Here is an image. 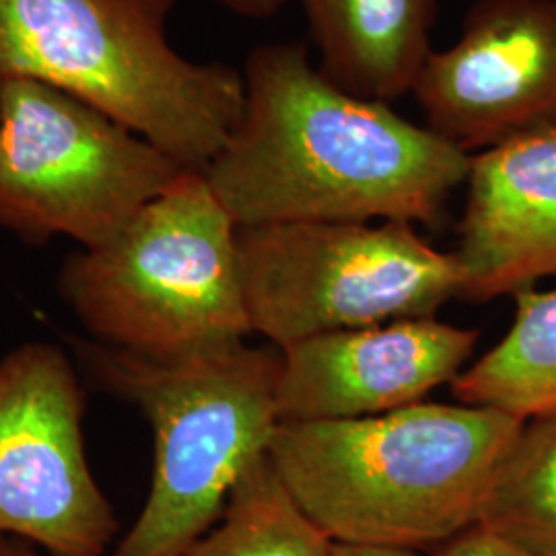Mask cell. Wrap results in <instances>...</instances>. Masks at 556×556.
Listing matches in <instances>:
<instances>
[{
    "label": "cell",
    "mask_w": 556,
    "mask_h": 556,
    "mask_svg": "<svg viewBox=\"0 0 556 556\" xmlns=\"http://www.w3.org/2000/svg\"><path fill=\"white\" fill-rule=\"evenodd\" d=\"M77 355L103 392L153 431V477L132 528L108 556H179L219 519L239 478L277 431L280 351L238 346L153 358L101 342Z\"/></svg>",
    "instance_id": "4"
},
{
    "label": "cell",
    "mask_w": 556,
    "mask_h": 556,
    "mask_svg": "<svg viewBox=\"0 0 556 556\" xmlns=\"http://www.w3.org/2000/svg\"><path fill=\"white\" fill-rule=\"evenodd\" d=\"M178 0H0V68L87 101L186 169L204 172L243 110V77L181 56Z\"/></svg>",
    "instance_id": "3"
},
{
    "label": "cell",
    "mask_w": 556,
    "mask_h": 556,
    "mask_svg": "<svg viewBox=\"0 0 556 556\" xmlns=\"http://www.w3.org/2000/svg\"><path fill=\"white\" fill-rule=\"evenodd\" d=\"M433 556H534L521 551L505 538L489 532L482 526H475L464 534L441 544Z\"/></svg>",
    "instance_id": "16"
},
{
    "label": "cell",
    "mask_w": 556,
    "mask_h": 556,
    "mask_svg": "<svg viewBox=\"0 0 556 556\" xmlns=\"http://www.w3.org/2000/svg\"><path fill=\"white\" fill-rule=\"evenodd\" d=\"M514 299L511 328L452 381V392L462 404L526 422L556 413V287L523 289Z\"/></svg>",
    "instance_id": "13"
},
{
    "label": "cell",
    "mask_w": 556,
    "mask_h": 556,
    "mask_svg": "<svg viewBox=\"0 0 556 556\" xmlns=\"http://www.w3.org/2000/svg\"><path fill=\"white\" fill-rule=\"evenodd\" d=\"M220 7L245 20H268L277 15L287 0H217Z\"/></svg>",
    "instance_id": "17"
},
{
    "label": "cell",
    "mask_w": 556,
    "mask_h": 556,
    "mask_svg": "<svg viewBox=\"0 0 556 556\" xmlns=\"http://www.w3.org/2000/svg\"><path fill=\"white\" fill-rule=\"evenodd\" d=\"M252 332L278 351L307 338L433 318L462 298L464 270L408 223H278L238 227Z\"/></svg>",
    "instance_id": "6"
},
{
    "label": "cell",
    "mask_w": 556,
    "mask_h": 556,
    "mask_svg": "<svg viewBox=\"0 0 556 556\" xmlns=\"http://www.w3.org/2000/svg\"><path fill=\"white\" fill-rule=\"evenodd\" d=\"M319 54V71L363 100L413 91L431 54L438 0H299Z\"/></svg>",
    "instance_id": "12"
},
{
    "label": "cell",
    "mask_w": 556,
    "mask_h": 556,
    "mask_svg": "<svg viewBox=\"0 0 556 556\" xmlns=\"http://www.w3.org/2000/svg\"><path fill=\"white\" fill-rule=\"evenodd\" d=\"M334 540L287 491L268 454L239 478L217 523L179 556H332Z\"/></svg>",
    "instance_id": "14"
},
{
    "label": "cell",
    "mask_w": 556,
    "mask_h": 556,
    "mask_svg": "<svg viewBox=\"0 0 556 556\" xmlns=\"http://www.w3.org/2000/svg\"><path fill=\"white\" fill-rule=\"evenodd\" d=\"M332 556H427L422 551L396 548V546H371V544H346L334 542Z\"/></svg>",
    "instance_id": "18"
},
{
    "label": "cell",
    "mask_w": 556,
    "mask_h": 556,
    "mask_svg": "<svg viewBox=\"0 0 556 556\" xmlns=\"http://www.w3.org/2000/svg\"><path fill=\"white\" fill-rule=\"evenodd\" d=\"M184 169L91 103L7 73L0 229L36 245L71 238L100 248Z\"/></svg>",
    "instance_id": "7"
},
{
    "label": "cell",
    "mask_w": 556,
    "mask_h": 556,
    "mask_svg": "<svg viewBox=\"0 0 556 556\" xmlns=\"http://www.w3.org/2000/svg\"><path fill=\"white\" fill-rule=\"evenodd\" d=\"M521 427L495 408L418 402L378 417L278 422L266 454L334 542L425 553L478 526Z\"/></svg>",
    "instance_id": "2"
},
{
    "label": "cell",
    "mask_w": 556,
    "mask_h": 556,
    "mask_svg": "<svg viewBox=\"0 0 556 556\" xmlns=\"http://www.w3.org/2000/svg\"><path fill=\"white\" fill-rule=\"evenodd\" d=\"M410 96L425 126L468 155L556 126V0H477Z\"/></svg>",
    "instance_id": "9"
},
{
    "label": "cell",
    "mask_w": 556,
    "mask_h": 556,
    "mask_svg": "<svg viewBox=\"0 0 556 556\" xmlns=\"http://www.w3.org/2000/svg\"><path fill=\"white\" fill-rule=\"evenodd\" d=\"M0 556H46L36 546L17 540V538L0 536Z\"/></svg>",
    "instance_id": "19"
},
{
    "label": "cell",
    "mask_w": 556,
    "mask_h": 556,
    "mask_svg": "<svg viewBox=\"0 0 556 556\" xmlns=\"http://www.w3.org/2000/svg\"><path fill=\"white\" fill-rule=\"evenodd\" d=\"M478 526L534 556H556V413L530 418L498 464Z\"/></svg>",
    "instance_id": "15"
},
{
    "label": "cell",
    "mask_w": 556,
    "mask_h": 556,
    "mask_svg": "<svg viewBox=\"0 0 556 556\" xmlns=\"http://www.w3.org/2000/svg\"><path fill=\"white\" fill-rule=\"evenodd\" d=\"M454 254L462 298L516 295L556 277V126L472 155Z\"/></svg>",
    "instance_id": "11"
},
{
    "label": "cell",
    "mask_w": 556,
    "mask_h": 556,
    "mask_svg": "<svg viewBox=\"0 0 556 556\" xmlns=\"http://www.w3.org/2000/svg\"><path fill=\"white\" fill-rule=\"evenodd\" d=\"M4 83H7V73L0 68V116H2V100H4Z\"/></svg>",
    "instance_id": "20"
},
{
    "label": "cell",
    "mask_w": 556,
    "mask_h": 556,
    "mask_svg": "<svg viewBox=\"0 0 556 556\" xmlns=\"http://www.w3.org/2000/svg\"><path fill=\"white\" fill-rule=\"evenodd\" d=\"M478 330L410 318L307 338L280 351V422L378 417L425 402L466 369Z\"/></svg>",
    "instance_id": "10"
},
{
    "label": "cell",
    "mask_w": 556,
    "mask_h": 556,
    "mask_svg": "<svg viewBox=\"0 0 556 556\" xmlns=\"http://www.w3.org/2000/svg\"><path fill=\"white\" fill-rule=\"evenodd\" d=\"M71 357L27 342L0 358V536L46 556H108L119 523L91 472Z\"/></svg>",
    "instance_id": "8"
},
{
    "label": "cell",
    "mask_w": 556,
    "mask_h": 556,
    "mask_svg": "<svg viewBox=\"0 0 556 556\" xmlns=\"http://www.w3.org/2000/svg\"><path fill=\"white\" fill-rule=\"evenodd\" d=\"M59 291L96 342L144 357L213 353L252 334L238 223L197 169H184L116 238L68 256Z\"/></svg>",
    "instance_id": "5"
},
{
    "label": "cell",
    "mask_w": 556,
    "mask_h": 556,
    "mask_svg": "<svg viewBox=\"0 0 556 556\" xmlns=\"http://www.w3.org/2000/svg\"><path fill=\"white\" fill-rule=\"evenodd\" d=\"M241 77V116L204 169L238 227L433 225L468 179L472 155L390 103L340 89L305 43L256 46Z\"/></svg>",
    "instance_id": "1"
}]
</instances>
